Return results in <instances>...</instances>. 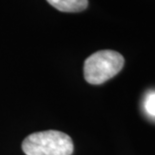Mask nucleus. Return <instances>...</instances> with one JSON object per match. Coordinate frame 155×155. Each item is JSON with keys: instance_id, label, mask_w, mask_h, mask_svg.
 I'll list each match as a JSON object with an SVG mask.
<instances>
[{"instance_id": "obj_1", "label": "nucleus", "mask_w": 155, "mask_h": 155, "mask_svg": "<svg viewBox=\"0 0 155 155\" xmlns=\"http://www.w3.org/2000/svg\"><path fill=\"white\" fill-rule=\"evenodd\" d=\"M73 148L70 136L57 130L32 133L22 142L26 155H71Z\"/></svg>"}, {"instance_id": "obj_2", "label": "nucleus", "mask_w": 155, "mask_h": 155, "mask_svg": "<svg viewBox=\"0 0 155 155\" xmlns=\"http://www.w3.org/2000/svg\"><path fill=\"white\" fill-rule=\"evenodd\" d=\"M124 58L113 50H100L84 62V78L88 83L98 85L109 80L123 68Z\"/></svg>"}, {"instance_id": "obj_3", "label": "nucleus", "mask_w": 155, "mask_h": 155, "mask_svg": "<svg viewBox=\"0 0 155 155\" xmlns=\"http://www.w3.org/2000/svg\"><path fill=\"white\" fill-rule=\"evenodd\" d=\"M49 4L62 12H80L86 9L88 0H46Z\"/></svg>"}, {"instance_id": "obj_4", "label": "nucleus", "mask_w": 155, "mask_h": 155, "mask_svg": "<svg viewBox=\"0 0 155 155\" xmlns=\"http://www.w3.org/2000/svg\"><path fill=\"white\" fill-rule=\"evenodd\" d=\"M144 110L149 116L155 118V91L149 92L144 99Z\"/></svg>"}]
</instances>
